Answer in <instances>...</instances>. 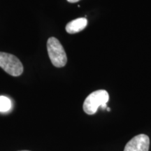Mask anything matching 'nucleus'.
Returning <instances> with one entry per match:
<instances>
[{"label": "nucleus", "mask_w": 151, "mask_h": 151, "mask_svg": "<svg viewBox=\"0 0 151 151\" xmlns=\"http://www.w3.org/2000/svg\"><path fill=\"white\" fill-rule=\"evenodd\" d=\"M150 139L146 134H139L131 139L125 146L124 151H148Z\"/></svg>", "instance_id": "nucleus-4"}, {"label": "nucleus", "mask_w": 151, "mask_h": 151, "mask_svg": "<svg viewBox=\"0 0 151 151\" xmlns=\"http://www.w3.org/2000/svg\"><path fill=\"white\" fill-rule=\"evenodd\" d=\"M47 50L52 64L55 67H65L67 62V54L61 43L55 37H50L47 41Z\"/></svg>", "instance_id": "nucleus-2"}, {"label": "nucleus", "mask_w": 151, "mask_h": 151, "mask_svg": "<svg viewBox=\"0 0 151 151\" xmlns=\"http://www.w3.org/2000/svg\"><path fill=\"white\" fill-rule=\"evenodd\" d=\"M67 1L70 3H76V2H78V1H80V0H67Z\"/></svg>", "instance_id": "nucleus-7"}, {"label": "nucleus", "mask_w": 151, "mask_h": 151, "mask_svg": "<svg viewBox=\"0 0 151 151\" xmlns=\"http://www.w3.org/2000/svg\"><path fill=\"white\" fill-rule=\"evenodd\" d=\"M12 108V102L9 98L5 96H0V112L6 113Z\"/></svg>", "instance_id": "nucleus-6"}, {"label": "nucleus", "mask_w": 151, "mask_h": 151, "mask_svg": "<svg viewBox=\"0 0 151 151\" xmlns=\"http://www.w3.org/2000/svg\"><path fill=\"white\" fill-rule=\"evenodd\" d=\"M107 111H110V108H109V107H107Z\"/></svg>", "instance_id": "nucleus-8"}, {"label": "nucleus", "mask_w": 151, "mask_h": 151, "mask_svg": "<svg viewBox=\"0 0 151 151\" xmlns=\"http://www.w3.org/2000/svg\"><path fill=\"white\" fill-rule=\"evenodd\" d=\"M88 20L85 18H79L71 20L66 25V31L69 34H76L80 32L86 27Z\"/></svg>", "instance_id": "nucleus-5"}, {"label": "nucleus", "mask_w": 151, "mask_h": 151, "mask_svg": "<svg viewBox=\"0 0 151 151\" xmlns=\"http://www.w3.org/2000/svg\"><path fill=\"white\" fill-rule=\"evenodd\" d=\"M0 67L13 76H19L23 72V65L16 56L0 52Z\"/></svg>", "instance_id": "nucleus-3"}, {"label": "nucleus", "mask_w": 151, "mask_h": 151, "mask_svg": "<svg viewBox=\"0 0 151 151\" xmlns=\"http://www.w3.org/2000/svg\"><path fill=\"white\" fill-rule=\"evenodd\" d=\"M21 151H29V150H21Z\"/></svg>", "instance_id": "nucleus-9"}, {"label": "nucleus", "mask_w": 151, "mask_h": 151, "mask_svg": "<svg viewBox=\"0 0 151 151\" xmlns=\"http://www.w3.org/2000/svg\"><path fill=\"white\" fill-rule=\"evenodd\" d=\"M109 95L104 90H99L92 92L88 96L83 103V110L87 114L93 115L97 111L99 107L102 109H107V102Z\"/></svg>", "instance_id": "nucleus-1"}]
</instances>
